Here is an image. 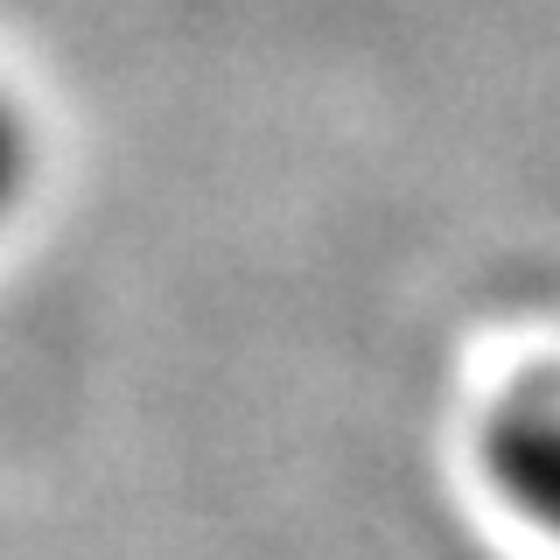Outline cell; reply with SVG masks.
Wrapping results in <instances>:
<instances>
[{
  "label": "cell",
  "instance_id": "cell-2",
  "mask_svg": "<svg viewBox=\"0 0 560 560\" xmlns=\"http://www.w3.org/2000/svg\"><path fill=\"white\" fill-rule=\"evenodd\" d=\"M28 183V127L14 113V98L0 92V210L14 203V189Z\"/></svg>",
  "mask_w": 560,
  "mask_h": 560
},
{
  "label": "cell",
  "instance_id": "cell-1",
  "mask_svg": "<svg viewBox=\"0 0 560 560\" xmlns=\"http://www.w3.org/2000/svg\"><path fill=\"white\" fill-rule=\"evenodd\" d=\"M483 463L504 504L560 539V372L512 385L483 420Z\"/></svg>",
  "mask_w": 560,
  "mask_h": 560
}]
</instances>
